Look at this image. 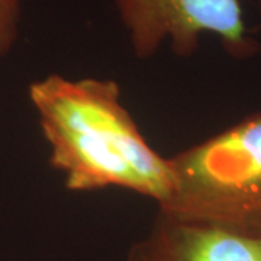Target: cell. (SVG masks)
I'll return each mask as SVG.
<instances>
[{"mask_svg": "<svg viewBox=\"0 0 261 261\" xmlns=\"http://www.w3.org/2000/svg\"><path fill=\"white\" fill-rule=\"evenodd\" d=\"M48 163L70 192L122 189L157 207L173 193L168 157L149 145L113 79L48 74L28 86Z\"/></svg>", "mask_w": 261, "mask_h": 261, "instance_id": "cell-1", "label": "cell"}, {"mask_svg": "<svg viewBox=\"0 0 261 261\" xmlns=\"http://www.w3.org/2000/svg\"><path fill=\"white\" fill-rule=\"evenodd\" d=\"M25 0H0V60L8 57L19 38Z\"/></svg>", "mask_w": 261, "mask_h": 261, "instance_id": "cell-5", "label": "cell"}, {"mask_svg": "<svg viewBox=\"0 0 261 261\" xmlns=\"http://www.w3.org/2000/svg\"><path fill=\"white\" fill-rule=\"evenodd\" d=\"M168 161L173 193L159 212L261 237V111Z\"/></svg>", "mask_w": 261, "mask_h": 261, "instance_id": "cell-2", "label": "cell"}, {"mask_svg": "<svg viewBox=\"0 0 261 261\" xmlns=\"http://www.w3.org/2000/svg\"><path fill=\"white\" fill-rule=\"evenodd\" d=\"M125 261H261V237L157 212Z\"/></svg>", "mask_w": 261, "mask_h": 261, "instance_id": "cell-4", "label": "cell"}, {"mask_svg": "<svg viewBox=\"0 0 261 261\" xmlns=\"http://www.w3.org/2000/svg\"><path fill=\"white\" fill-rule=\"evenodd\" d=\"M129 47L148 60L168 42L174 56H195L203 35H215L225 53L247 60L261 51L244 20L240 0H113Z\"/></svg>", "mask_w": 261, "mask_h": 261, "instance_id": "cell-3", "label": "cell"}, {"mask_svg": "<svg viewBox=\"0 0 261 261\" xmlns=\"http://www.w3.org/2000/svg\"><path fill=\"white\" fill-rule=\"evenodd\" d=\"M257 2V9H258V16H260V25H258V28L261 29V0H255Z\"/></svg>", "mask_w": 261, "mask_h": 261, "instance_id": "cell-6", "label": "cell"}]
</instances>
